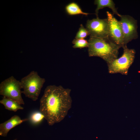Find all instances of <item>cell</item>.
<instances>
[{
    "label": "cell",
    "instance_id": "7c38bea8",
    "mask_svg": "<svg viewBox=\"0 0 140 140\" xmlns=\"http://www.w3.org/2000/svg\"><path fill=\"white\" fill-rule=\"evenodd\" d=\"M66 13L69 15H82L87 16L89 13L83 12L79 5L74 2H72L67 5L65 8Z\"/></svg>",
    "mask_w": 140,
    "mask_h": 140
},
{
    "label": "cell",
    "instance_id": "ba28073f",
    "mask_svg": "<svg viewBox=\"0 0 140 140\" xmlns=\"http://www.w3.org/2000/svg\"><path fill=\"white\" fill-rule=\"evenodd\" d=\"M109 24V39L120 48L125 46L123 41V34L119 21L114 17L113 14L106 12Z\"/></svg>",
    "mask_w": 140,
    "mask_h": 140
},
{
    "label": "cell",
    "instance_id": "7a4b0ae2",
    "mask_svg": "<svg viewBox=\"0 0 140 140\" xmlns=\"http://www.w3.org/2000/svg\"><path fill=\"white\" fill-rule=\"evenodd\" d=\"M88 52L89 57L101 58L109 64L118 58L120 48L109 38L90 36Z\"/></svg>",
    "mask_w": 140,
    "mask_h": 140
},
{
    "label": "cell",
    "instance_id": "8992f818",
    "mask_svg": "<svg viewBox=\"0 0 140 140\" xmlns=\"http://www.w3.org/2000/svg\"><path fill=\"white\" fill-rule=\"evenodd\" d=\"M119 21L121 28L125 45L138 38L137 21L129 15H121Z\"/></svg>",
    "mask_w": 140,
    "mask_h": 140
},
{
    "label": "cell",
    "instance_id": "277c9868",
    "mask_svg": "<svg viewBox=\"0 0 140 140\" xmlns=\"http://www.w3.org/2000/svg\"><path fill=\"white\" fill-rule=\"evenodd\" d=\"M123 48L122 55L107 64L109 73H120L125 75L128 74L129 68L134 62L136 52L134 49L128 48L127 45Z\"/></svg>",
    "mask_w": 140,
    "mask_h": 140
},
{
    "label": "cell",
    "instance_id": "5b68a950",
    "mask_svg": "<svg viewBox=\"0 0 140 140\" xmlns=\"http://www.w3.org/2000/svg\"><path fill=\"white\" fill-rule=\"evenodd\" d=\"M20 81L11 76L0 84V95L13 100L20 105L24 104L22 96V91Z\"/></svg>",
    "mask_w": 140,
    "mask_h": 140
},
{
    "label": "cell",
    "instance_id": "9a60e30c",
    "mask_svg": "<svg viewBox=\"0 0 140 140\" xmlns=\"http://www.w3.org/2000/svg\"><path fill=\"white\" fill-rule=\"evenodd\" d=\"M89 35H90V34L88 31L84 27L82 24H81L76 34L75 39H84Z\"/></svg>",
    "mask_w": 140,
    "mask_h": 140
},
{
    "label": "cell",
    "instance_id": "5bb4252c",
    "mask_svg": "<svg viewBox=\"0 0 140 140\" xmlns=\"http://www.w3.org/2000/svg\"><path fill=\"white\" fill-rule=\"evenodd\" d=\"M73 44V47L74 48H82L88 47L89 43L85 39H74L72 41Z\"/></svg>",
    "mask_w": 140,
    "mask_h": 140
},
{
    "label": "cell",
    "instance_id": "8fae6325",
    "mask_svg": "<svg viewBox=\"0 0 140 140\" xmlns=\"http://www.w3.org/2000/svg\"><path fill=\"white\" fill-rule=\"evenodd\" d=\"M0 103L4 105L6 109L9 110L16 112L18 110L24 109L17 102L5 97H3L0 101Z\"/></svg>",
    "mask_w": 140,
    "mask_h": 140
},
{
    "label": "cell",
    "instance_id": "30bf717a",
    "mask_svg": "<svg viewBox=\"0 0 140 140\" xmlns=\"http://www.w3.org/2000/svg\"><path fill=\"white\" fill-rule=\"evenodd\" d=\"M94 4L96 5L97 7L95 10V14L97 18H99L98 14L99 10L104 8L108 7L111 9L113 14L120 17L121 15L118 13L115 7V4L112 0H95Z\"/></svg>",
    "mask_w": 140,
    "mask_h": 140
},
{
    "label": "cell",
    "instance_id": "52a82bcc",
    "mask_svg": "<svg viewBox=\"0 0 140 140\" xmlns=\"http://www.w3.org/2000/svg\"><path fill=\"white\" fill-rule=\"evenodd\" d=\"M86 29L90 37L102 38H109V24L107 18L100 19L99 18L88 20Z\"/></svg>",
    "mask_w": 140,
    "mask_h": 140
},
{
    "label": "cell",
    "instance_id": "6da1fadb",
    "mask_svg": "<svg viewBox=\"0 0 140 140\" xmlns=\"http://www.w3.org/2000/svg\"><path fill=\"white\" fill-rule=\"evenodd\" d=\"M71 90L61 86H47L40 101L39 111L49 125L61 121L71 107Z\"/></svg>",
    "mask_w": 140,
    "mask_h": 140
},
{
    "label": "cell",
    "instance_id": "3957f363",
    "mask_svg": "<svg viewBox=\"0 0 140 140\" xmlns=\"http://www.w3.org/2000/svg\"><path fill=\"white\" fill-rule=\"evenodd\" d=\"M22 93L33 101L38 99L45 82V79L40 77L36 71H33L23 78L20 81Z\"/></svg>",
    "mask_w": 140,
    "mask_h": 140
},
{
    "label": "cell",
    "instance_id": "9c48e42d",
    "mask_svg": "<svg viewBox=\"0 0 140 140\" xmlns=\"http://www.w3.org/2000/svg\"><path fill=\"white\" fill-rule=\"evenodd\" d=\"M28 120V118L22 119L17 115L13 116L8 120L0 124V135L6 137L8 132L11 129Z\"/></svg>",
    "mask_w": 140,
    "mask_h": 140
},
{
    "label": "cell",
    "instance_id": "4fadbf2b",
    "mask_svg": "<svg viewBox=\"0 0 140 140\" xmlns=\"http://www.w3.org/2000/svg\"><path fill=\"white\" fill-rule=\"evenodd\" d=\"M44 118V115L39 111L33 112L31 114L29 119L32 124L36 125L40 123Z\"/></svg>",
    "mask_w": 140,
    "mask_h": 140
}]
</instances>
